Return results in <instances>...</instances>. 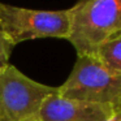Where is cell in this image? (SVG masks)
<instances>
[{"label": "cell", "instance_id": "obj_1", "mask_svg": "<svg viewBox=\"0 0 121 121\" xmlns=\"http://www.w3.org/2000/svg\"><path fill=\"white\" fill-rule=\"evenodd\" d=\"M68 39L77 56L92 55L100 44L121 37V0H79L68 9Z\"/></svg>", "mask_w": 121, "mask_h": 121}, {"label": "cell", "instance_id": "obj_2", "mask_svg": "<svg viewBox=\"0 0 121 121\" xmlns=\"http://www.w3.org/2000/svg\"><path fill=\"white\" fill-rule=\"evenodd\" d=\"M0 33L12 48L26 40L68 39L70 14L68 9L39 11L0 3Z\"/></svg>", "mask_w": 121, "mask_h": 121}, {"label": "cell", "instance_id": "obj_3", "mask_svg": "<svg viewBox=\"0 0 121 121\" xmlns=\"http://www.w3.org/2000/svg\"><path fill=\"white\" fill-rule=\"evenodd\" d=\"M57 94L69 99L121 107V74L105 68L95 56H77L69 77Z\"/></svg>", "mask_w": 121, "mask_h": 121}, {"label": "cell", "instance_id": "obj_4", "mask_svg": "<svg viewBox=\"0 0 121 121\" xmlns=\"http://www.w3.org/2000/svg\"><path fill=\"white\" fill-rule=\"evenodd\" d=\"M56 92L12 64L0 66V121H39L44 100Z\"/></svg>", "mask_w": 121, "mask_h": 121}, {"label": "cell", "instance_id": "obj_5", "mask_svg": "<svg viewBox=\"0 0 121 121\" xmlns=\"http://www.w3.org/2000/svg\"><path fill=\"white\" fill-rule=\"evenodd\" d=\"M115 112L111 104L69 99L56 92L44 100L39 121H109Z\"/></svg>", "mask_w": 121, "mask_h": 121}, {"label": "cell", "instance_id": "obj_6", "mask_svg": "<svg viewBox=\"0 0 121 121\" xmlns=\"http://www.w3.org/2000/svg\"><path fill=\"white\" fill-rule=\"evenodd\" d=\"M92 56H95L109 70L121 74V37L113 38L100 44Z\"/></svg>", "mask_w": 121, "mask_h": 121}, {"label": "cell", "instance_id": "obj_7", "mask_svg": "<svg viewBox=\"0 0 121 121\" xmlns=\"http://www.w3.org/2000/svg\"><path fill=\"white\" fill-rule=\"evenodd\" d=\"M12 51H13V48L8 44V42L4 39L0 33V66L9 64V57L12 55Z\"/></svg>", "mask_w": 121, "mask_h": 121}, {"label": "cell", "instance_id": "obj_8", "mask_svg": "<svg viewBox=\"0 0 121 121\" xmlns=\"http://www.w3.org/2000/svg\"><path fill=\"white\" fill-rule=\"evenodd\" d=\"M109 121H121V107L120 108H116L115 115H113V117L111 118Z\"/></svg>", "mask_w": 121, "mask_h": 121}]
</instances>
